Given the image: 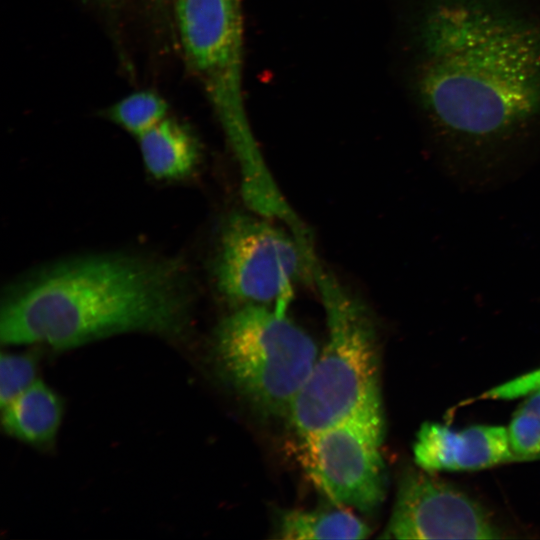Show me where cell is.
Listing matches in <instances>:
<instances>
[{"label": "cell", "instance_id": "cell-10", "mask_svg": "<svg viewBox=\"0 0 540 540\" xmlns=\"http://www.w3.org/2000/svg\"><path fill=\"white\" fill-rule=\"evenodd\" d=\"M147 172L157 180H181L189 177L200 160V145L193 132L172 117L137 137Z\"/></svg>", "mask_w": 540, "mask_h": 540}, {"label": "cell", "instance_id": "cell-3", "mask_svg": "<svg viewBox=\"0 0 540 540\" xmlns=\"http://www.w3.org/2000/svg\"><path fill=\"white\" fill-rule=\"evenodd\" d=\"M311 274L325 311L328 337L288 415L299 436L382 410L374 318L316 254Z\"/></svg>", "mask_w": 540, "mask_h": 540}, {"label": "cell", "instance_id": "cell-17", "mask_svg": "<svg viewBox=\"0 0 540 540\" xmlns=\"http://www.w3.org/2000/svg\"><path fill=\"white\" fill-rule=\"evenodd\" d=\"M100 2L104 3V4H114L116 2H118L119 0H99Z\"/></svg>", "mask_w": 540, "mask_h": 540}, {"label": "cell", "instance_id": "cell-16", "mask_svg": "<svg viewBox=\"0 0 540 540\" xmlns=\"http://www.w3.org/2000/svg\"><path fill=\"white\" fill-rule=\"evenodd\" d=\"M540 388V368L523 374L484 393L483 397L494 400H511L525 396Z\"/></svg>", "mask_w": 540, "mask_h": 540}, {"label": "cell", "instance_id": "cell-11", "mask_svg": "<svg viewBox=\"0 0 540 540\" xmlns=\"http://www.w3.org/2000/svg\"><path fill=\"white\" fill-rule=\"evenodd\" d=\"M61 417L59 397L39 380L2 407L5 431L32 445L50 444L56 436Z\"/></svg>", "mask_w": 540, "mask_h": 540}, {"label": "cell", "instance_id": "cell-12", "mask_svg": "<svg viewBox=\"0 0 540 540\" xmlns=\"http://www.w3.org/2000/svg\"><path fill=\"white\" fill-rule=\"evenodd\" d=\"M371 530L346 509L293 510L285 513L279 535L288 540L365 539Z\"/></svg>", "mask_w": 540, "mask_h": 540}, {"label": "cell", "instance_id": "cell-1", "mask_svg": "<svg viewBox=\"0 0 540 540\" xmlns=\"http://www.w3.org/2000/svg\"><path fill=\"white\" fill-rule=\"evenodd\" d=\"M413 89L446 143L513 144L540 129V8L529 0H416Z\"/></svg>", "mask_w": 540, "mask_h": 540}, {"label": "cell", "instance_id": "cell-8", "mask_svg": "<svg viewBox=\"0 0 540 540\" xmlns=\"http://www.w3.org/2000/svg\"><path fill=\"white\" fill-rule=\"evenodd\" d=\"M426 471H407L384 537L394 539H496L501 531L469 495Z\"/></svg>", "mask_w": 540, "mask_h": 540}, {"label": "cell", "instance_id": "cell-4", "mask_svg": "<svg viewBox=\"0 0 540 540\" xmlns=\"http://www.w3.org/2000/svg\"><path fill=\"white\" fill-rule=\"evenodd\" d=\"M175 12L185 62L207 94L238 162L242 196L250 202L270 199L278 185L243 101L240 0H176Z\"/></svg>", "mask_w": 540, "mask_h": 540}, {"label": "cell", "instance_id": "cell-9", "mask_svg": "<svg viewBox=\"0 0 540 540\" xmlns=\"http://www.w3.org/2000/svg\"><path fill=\"white\" fill-rule=\"evenodd\" d=\"M413 454L416 465L429 473L478 470L517 460L508 429L496 425L453 430L439 423H424Z\"/></svg>", "mask_w": 540, "mask_h": 540}, {"label": "cell", "instance_id": "cell-6", "mask_svg": "<svg viewBox=\"0 0 540 540\" xmlns=\"http://www.w3.org/2000/svg\"><path fill=\"white\" fill-rule=\"evenodd\" d=\"M312 243L298 239L270 219L234 211L222 223L213 260L218 293L236 307L254 304L287 311L296 283L312 278Z\"/></svg>", "mask_w": 540, "mask_h": 540}, {"label": "cell", "instance_id": "cell-15", "mask_svg": "<svg viewBox=\"0 0 540 540\" xmlns=\"http://www.w3.org/2000/svg\"><path fill=\"white\" fill-rule=\"evenodd\" d=\"M37 360L31 353H2L0 361L1 408L35 381Z\"/></svg>", "mask_w": 540, "mask_h": 540}, {"label": "cell", "instance_id": "cell-13", "mask_svg": "<svg viewBox=\"0 0 540 540\" xmlns=\"http://www.w3.org/2000/svg\"><path fill=\"white\" fill-rule=\"evenodd\" d=\"M167 111L164 98L154 91L143 90L112 104L105 116L137 138L167 117Z\"/></svg>", "mask_w": 540, "mask_h": 540}, {"label": "cell", "instance_id": "cell-14", "mask_svg": "<svg viewBox=\"0 0 540 540\" xmlns=\"http://www.w3.org/2000/svg\"><path fill=\"white\" fill-rule=\"evenodd\" d=\"M515 411L508 429L510 445L517 460L540 455V388Z\"/></svg>", "mask_w": 540, "mask_h": 540}, {"label": "cell", "instance_id": "cell-5", "mask_svg": "<svg viewBox=\"0 0 540 540\" xmlns=\"http://www.w3.org/2000/svg\"><path fill=\"white\" fill-rule=\"evenodd\" d=\"M218 362L234 389L263 414L288 416L317 359L312 337L275 308L237 307L216 329Z\"/></svg>", "mask_w": 540, "mask_h": 540}, {"label": "cell", "instance_id": "cell-7", "mask_svg": "<svg viewBox=\"0 0 540 540\" xmlns=\"http://www.w3.org/2000/svg\"><path fill=\"white\" fill-rule=\"evenodd\" d=\"M383 410L356 415L300 435L298 459L313 484L334 504L370 511L386 492L380 447Z\"/></svg>", "mask_w": 540, "mask_h": 540}, {"label": "cell", "instance_id": "cell-2", "mask_svg": "<svg viewBox=\"0 0 540 540\" xmlns=\"http://www.w3.org/2000/svg\"><path fill=\"white\" fill-rule=\"evenodd\" d=\"M179 260L97 254L61 261L6 291L0 339L6 345L69 349L125 332L177 335L190 304Z\"/></svg>", "mask_w": 540, "mask_h": 540}]
</instances>
